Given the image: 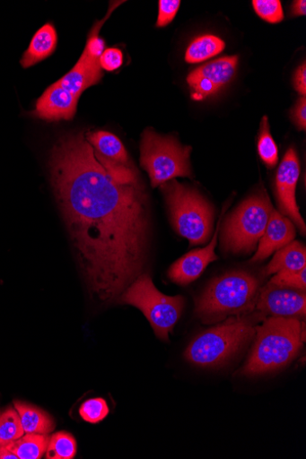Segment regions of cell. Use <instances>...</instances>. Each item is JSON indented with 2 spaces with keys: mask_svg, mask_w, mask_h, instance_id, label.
<instances>
[{
  "mask_svg": "<svg viewBox=\"0 0 306 459\" xmlns=\"http://www.w3.org/2000/svg\"><path fill=\"white\" fill-rule=\"evenodd\" d=\"M171 223L178 233L191 246L205 244L214 226V208L196 189L176 179L161 186Z\"/></svg>",
  "mask_w": 306,
  "mask_h": 459,
  "instance_id": "5",
  "label": "cell"
},
{
  "mask_svg": "<svg viewBox=\"0 0 306 459\" xmlns=\"http://www.w3.org/2000/svg\"><path fill=\"white\" fill-rule=\"evenodd\" d=\"M292 14L294 16H304L306 14L305 0H297L292 5Z\"/></svg>",
  "mask_w": 306,
  "mask_h": 459,
  "instance_id": "33",
  "label": "cell"
},
{
  "mask_svg": "<svg viewBox=\"0 0 306 459\" xmlns=\"http://www.w3.org/2000/svg\"><path fill=\"white\" fill-rule=\"evenodd\" d=\"M269 283L277 287L296 289L298 290L305 291L306 268H303L301 271H280L275 273Z\"/></svg>",
  "mask_w": 306,
  "mask_h": 459,
  "instance_id": "28",
  "label": "cell"
},
{
  "mask_svg": "<svg viewBox=\"0 0 306 459\" xmlns=\"http://www.w3.org/2000/svg\"><path fill=\"white\" fill-rule=\"evenodd\" d=\"M226 44L214 35L206 34L195 39L186 53V62L198 64L223 53Z\"/></svg>",
  "mask_w": 306,
  "mask_h": 459,
  "instance_id": "20",
  "label": "cell"
},
{
  "mask_svg": "<svg viewBox=\"0 0 306 459\" xmlns=\"http://www.w3.org/2000/svg\"><path fill=\"white\" fill-rule=\"evenodd\" d=\"M24 435L17 410L10 408L0 415V446H5Z\"/></svg>",
  "mask_w": 306,
  "mask_h": 459,
  "instance_id": "24",
  "label": "cell"
},
{
  "mask_svg": "<svg viewBox=\"0 0 306 459\" xmlns=\"http://www.w3.org/2000/svg\"><path fill=\"white\" fill-rule=\"evenodd\" d=\"M119 301L140 309L155 335L163 342L169 341V333L179 322L185 307L183 297L162 294L147 273L138 276L120 296Z\"/></svg>",
  "mask_w": 306,
  "mask_h": 459,
  "instance_id": "6",
  "label": "cell"
},
{
  "mask_svg": "<svg viewBox=\"0 0 306 459\" xmlns=\"http://www.w3.org/2000/svg\"><path fill=\"white\" fill-rule=\"evenodd\" d=\"M95 156L106 173L120 185H136L141 183L139 174L134 163L124 164L107 159L95 151Z\"/></svg>",
  "mask_w": 306,
  "mask_h": 459,
  "instance_id": "22",
  "label": "cell"
},
{
  "mask_svg": "<svg viewBox=\"0 0 306 459\" xmlns=\"http://www.w3.org/2000/svg\"><path fill=\"white\" fill-rule=\"evenodd\" d=\"M123 53L118 48H108L102 54L100 64L103 70L112 72L123 65Z\"/></svg>",
  "mask_w": 306,
  "mask_h": 459,
  "instance_id": "30",
  "label": "cell"
},
{
  "mask_svg": "<svg viewBox=\"0 0 306 459\" xmlns=\"http://www.w3.org/2000/svg\"><path fill=\"white\" fill-rule=\"evenodd\" d=\"M220 229L221 221L218 222L215 232L206 247L193 250L170 266L168 277L173 282L184 286L195 281L211 263L218 259L214 248Z\"/></svg>",
  "mask_w": 306,
  "mask_h": 459,
  "instance_id": "12",
  "label": "cell"
},
{
  "mask_svg": "<svg viewBox=\"0 0 306 459\" xmlns=\"http://www.w3.org/2000/svg\"><path fill=\"white\" fill-rule=\"evenodd\" d=\"M275 208L266 194L254 195L230 215L223 231V245L229 253H250L264 236Z\"/></svg>",
  "mask_w": 306,
  "mask_h": 459,
  "instance_id": "8",
  "label": "cell"
},
{
  "mask_svg": "<svg viewBox=\"0 0 306 459\" xmlns=\"http://www.w3.org/2000/svg\"><path fill=\"white\" fill-rule=\"evenodd\" d=\"M83 420L91 424H99L109 413V408L103 398H93L85 401L79 409Z\"/></svg>",
  "mask_w": 306,
  "mask_h": 459,
  "instance_id": "26",
  "label": "cell"
},
{
  "mask_svg": "<svg viewBox=\"0 0 306 459\" xmlns=\"http://www.w3.org/2000/svg\"><path fill=\"white\" fill-rule=\"evenodd\" d=\"M84 137L100 155L117 162L131 163L126 148L116 135L98 131L87 133Z\"/></svg>",
  "mask_w": 306,
  "mask_h": 459,
  "instance_id": "19",
  "label": "cell"
},
{
  "mask_svg": "<svg viewBox=\"0 0 306 459\" xmlns=\"http://www.w3.org/2000/svg\"><path fill=\"white\" fill-rule=\"evenodd\" d=\"M238 63L239 56H225L190 73L188 82L192 90L193 100H204L227 86L236 74Z\"/></svg>",
  "mask_w": 306,
  "mask_h": 459,
  "instance_id": "9",
  "label": "cell"
},
{
  "mask_svg": "<svg viewBox=\"0 0 306 459\" xmlns=\"http://www.w3.org/2000/svg\"><path fill=\"white\" fill-rule=\"evenodd\" d=\"M256 342L241 370L246 377L284 368L299 354L305 342V323L298 318L271 316L255 326Z\"/></svg>",
  "mask_w": 306,
  "mask_h": 459,
  "instance_id": "2",
  "label": "cell"
},
{
  "mask_svg": "<svg viewBox=\"0 0 306 459\" xmlns=\"http://www.w3.org/2000/svg\"><path fill=\"white\" fill-rule=\"evenodd\" d=\"M255 336V326L245 316L231 317L197 336L185 358L202 368L221 366L234 357Z\"/></svg>",
  "mask_w": 306,
  "mask_h": 459,
  "instance_id": "4",
  "label": "cell"
},
{
  "mask_svg": "<svg viewBox=\"0 0 306 459\" xmlns=\"http://www.w3.org/2000/svg\"><path fill=\"white\" fill-rule=\"evenodd\" d=\"M259 290L258 279L250 273H226L207 286L197 302L196 314L205 324L245 316L255 310Z\"/></svg>",
  "mask_w": 306,
  "mask_h": 459,
  "instance_id": "3",
  "label": "cell"
},
{
  "mask_svg": "<svg viewBox=\"0 0 306 459\" xmlns=\"http://www.w3.org/2000/svg\"><path fill=\"white\" fill-rule=\"evenodd\" d=\"M49 441L48 435L26 434L5 447L19 459H39L47 452Z\"/></svg>",
  "mask_w": 306,
  "mask_h": 459,
  "instance_id": "21",
  "label": "cell"
},
{
  "mask_svg": "<svg viewBox=\"0 0 306 459\" xmlns=\"http://www.w3.org/2000/svg\"><path fill=\"white\" fill-rule=\"evenodd\" d=\"M260 133L258 139V152L269 169H275L279 160L278 147L270 133L267 117L261 121Z\"/></svg>",
  "mask_w": 306,
  "mask_h": 459,
  "instance_id": "23",
  "label": "cell"
},
{
  "mask_svg": "<svg viewBox=\"0 0 306 459\" xmlns=\"http://www.w3.org/2000/svg\"><path fill=\"white\" fill-rule=\"evenodd\" d=\"M257 311L272 316L304 318L306 315L305 291L268 285L260 289Z\"/></svg>",
  "mask_w": 306,
  "mask_h": 459,
  "instance_id": "11",
  "label": "cell"
},
{
  "mask_svg": "<svg viewBox=\"0 0 306 459\" xmlns=\"http://www.w3.org/2000/svg\"><path fill=\"white\" fill-rule=\"evenodd\" d=\"M293 87L295 91L305 97L306 94V64L303 63L295 72L293 76Z\"/></svg>",
  "mask_w": 306,
  "mask_h": 459,
  "instance_id": "32",
  "label": "cell"
},
{
  "mask_svg": "<svg viewBox=\"0 0 306 459\" xmlns=\"http://www.w3.org/2000/svg\"><path fill=\"white\" fill-rule=\"evenodd\" d=\"M76 454V442L74 437L66 432H59L50 437L47 450L48 459H72Z\"/></svg>",
  "mask_w": 306,
  "mask_h": 459,
  "instance_id": "25",
  "label": "cell"
},
{
  "mask_svg": "<svg viewBox=\"0 0 306 459\" xmlns=\"http://www.w3.org/2000/svg\"><path fill=\"white\" fill-rule=\"evenodd\" d=\"M306 267V248L299 241H292L277 250L276 255L267 265V275L275 274L280 271H301Z\"/></svg>",
  "mask_w": 306,
  "mask_h": 459,
  "instance_id": "17",
  "label": "cell"
},
{
  "mask_svg": "<svg viewBox=\"0 0 306 459\" xmlns=\"http://www.w3.org/2000/svg\"><path fill=\"white\" fill-rule=\"evenodd\" d=\"M14 405L25 434L49 435L54 431L56 424L45 411L22 402H14Z\"/></svg>",
  "mask_w": 306,
  "mask_h": 459,
  "instance_id": "18",
  "label": "cell"
},
{
  "mask_svg": "<svg viewBox=\"0 0 306 459\" xmlns=\"http://www.w3.org/2000/svg\"><path fill=\"white\" fill-rule=\"evenodd\" d=\"M49 166L87 287L95 300L112 303L146 264L150 218L145 188L142 183L114 181L82 133L58 140Z\"/></svg>",
  "mask_w": 306,
  "mask_h": 459,
  "instance_id": "1",
  "label": "cell"
},
{
  "mask_svg": "<svg viewBox=\"0 0 306 459\" xmlns=\"http://www.w3.org/2000/svg\"><path fill=\"white\" fill-rule=\"evenodd\" d=\"M0 459H19L16 455L8 450L5 446H0Z\"/></svg>",
  "mask_w": 306,
  "mask_h": 459,
  "instance_id": "34",
  "label": "cell"
},
{
  "mask_svg": "<svg viewBox=\"0 0 306 459\" xmlns=\"http://www.w3.org/2000/svg\"><path fill=\"white\" fill-rule=\"evenodd\" d=\"M78 99L57 82L38 100L32 115L47 121L71 120Z\"/></svg>",
  "mask_w": 306,
  "mask_h": 459,
  "instance_id": "13",
  "label": "cell"
},
{
  "mask_svg": "<svg viewBox=\"0 0 306 459\" xmlns=\"http://www.w3.org/2000/svg\"><path fill=\"white\" fill-rule=\"evenodd\" d=\"M299 177V159L295 150L290 148L285 153L276 175V196L281 214L288 218L304 236L306 227L295 198Z\"/></svg>",
  "mask_w": 306,
  "mask_h": 459,
  "instance_id": "10",
  "label": "cell"
},
{
  "mask_svg": "<svg viewBox=\"0 0 306 459\" xmlns=\"http://www.w3.org/2000/svg\"><path fill=\"white\" fill-rule=\"evenodd\" d=\"M180 0H160L159 16L156 22L158 28L169 25L177 16L180 8Z\"/></svg>",
  "mask_w": 306,
  "mask_h": 459,
  "instance_id": "29",
  "label": "cell"
},
{
  "mask_svg": "<svg viewBox=\"0 0 306 459\" xmlns=\"http://www.w3.org/2000/svg\"><path fill=\"white\" fill-rule=\"evenodd\" d=\"M293 119L297 125V127L305 131L306 129V100L305 97H302L297 101L294 108L292 112Z\"/></svg>",
  "mask_w": 306,
  "mask_h": 459,
  "instance_id": "31",
  "label": "cell"
},
{
  "mask_svg": "<svg viewBox=\"0 0 306 459\" xmlns=\"http://www.w3.org/2000/svg\"><path fill=\"white\" fill-rule=\"evenodd\" d=\"M252 5L258 16L269 23H279L284 18L279 0H253Z\"/></svg>",
  "mask_w": 306,
  "mask_h": 459,
  "instance_id": "27",
  "label": "cell"
},
{
  "mask_svg": "<svg viewBox=\"0 0 306 459\" xmlns=\"http://www.w3.org/2000/svg\"><path fill=\"white\" fill-rule=\"evenodd\" d=\"M57 31L53 24L43 25L32 37L29 48L24 53L21 64L29 68L48 59L57 49Z\"/></svg>",
  "mask_w": 306,
  "mask_h": 459,
  "instance_id": "16",
  "label": "cell"
},
{
  "mask_svg": "<svg viewBox=\"0 0 306 459\" xmlns=\"http://www.w3.org/2000/svg\"><path fill=\"white\" fill-rule=\"evenodd\" d=\"M190 146H182L170 136L147 129L142 136L141 165L148 172L153 187L177 178H191Z\"/></svg>",
  "mask_w": 306,
  "mask_h": 459,
  "instance_id": "7",
  "label": "cell"
},
{
  "mask_svg": "<svg viewBox=\"0 0 306 459\" xmlns=\"http://www.w3.org/2000/svg\"><path fill=\"white\" fill-rule=\"evenodd\" d=\"M102 68L100 62L87 57L83 53L76 65L57 82L77 99L82 93L101 80Z\"/></svg>",
  "mask_w": 306,
  "mask_h": 459,
  "instance_id": "15",
  "label": "cell"
},
{
  "mask_svg": "<svg viewBox=\"0 0 306 459\" xmlns=\"http://www.w3.org/2000/svg\"><path fill=\"white\" fill-rule=\"evenodd\" d=\"M296 230L293 223L274 210L264 236L258 241L257 253L250 263L269 258L278 249L293 241Z\"/></svg>",
  "mask_w": 306,
  "mask_h": 459,
  "instance_id": "14",
  "label": "cell"
}]
</instances>
